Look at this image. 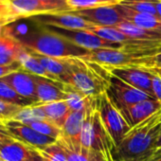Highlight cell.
<instances>
[{"mask_svg":"<svg viewBox=\"0 0 161 161\" xmlns=\"http://www.w3.org/2000/svg\"><path fill=\"white\" fill-rule=\"evenodd\" d=\"M24 48L25 47L11 35L4 33L3 36L0 38V54L12 56L17 61L18 55Z\"/></svg>","mask_w":161,"mask_h":161,"instance_id":"cell-28","label":"cell"},{"mask_svg":"<svg viewBox=\"0 0 161 161\" xmlns=\"http://www.w3.org/2000/svg\"><path fill=\"white\" fill-rule=\"evenodd\" d=\"M97 98L90 97L85 110L80 144L101 153L108 161H113L112 154L116 149V144L103 123L97 108Z\"/></svg>","mask_w":161,"mask_h":161,"instance_id":"cell-4","label":"cell"},{"mask_svg":"<svg viewBox=\"0 0 161 161\" xmlns=\"http://www.w3.org/2000/svg\"><path fill=\"white\" fill-rule=\"evenodd\" d=\"M161 131V109L153 116L131 128L119 146L116 147L113 161H134L153 150Z\"/></svg>","mask_w":161,"mask_h":161,"instance_id":"cell-2","label":"cell"},{"mask_svg":"<svg viewBox=\"0 0 161 161\" xmlns=\"http://www.w3.org/2000/svg\"><path fill=\"white\" fill-rule=\"evenodd\" d=\"M13 16L17 20L38 14L72 12L66 0H9Z\"/></svg>","mask_w":161,"mask_h":161,"instance_id":"cell-7","label":"cell"},{"mask_svg":"<svg viewBox=\"0 0 161 161\" xmlns=\"http://www.w3.org/2000/svg\"><path fill=\"white\" fill-rule=\"evenodd\" d=\"M106 71L115 76L124 83L141 90L150 97L154 98L153 86H152V79L151 74L146 70H143L140 67H132V66H103Z\"/></svg>","mask_w":161,"mask_h":161,"instance_id":"cell-11","label":"cell"},{"mask_svg":"<svg viewBox=\"0 0 161 161\" xmlns=\"http://www.w3.org/2000/svg\"><path fill=\"white\" fill-rule=\"evenodd\" d=\"M84 118L85 111H71L62 128V136L72 142L80 143Z\"/></svg>","mask_w":161,"mask_h":161,"instance_id":"cell-21","label":"cell"},{"mask_svg":"<svg viewBox=\"0 0 161 161\" xmlns=\"http://www.w3.org/2000/svg\"><path fill=\"white\" fill-rule=\"evenodd\" d=\"M161 47L148 51H129L122 49H95L80 59L103 66L153 67Z\"/></svg>","mask_w":161,"mask_h":161,"instance_id":"cell-5","label":"cell"},{"mask_svg":"<svg viewBox=\"0 0 161 161\" xmlns=\"http://www.w3.org/2000/svg\"><path fill=\"white\" fill-rule=\"evenodd\" d=\"M15 120L21 121L23 123H29L36 120H45L47 119L44 110L40 106L31 105L23 108L14 119Z\"/></svg>","mask_w":161,"mask_h":161,"instance_id":"cell-31","label":"cell"},{"mask_svg":"<svg viewBox=\"0 0 161 161\" xmlns=\"http://www.w3.org/2000/svg\"><path fill=\"white\" fill-rule=\"evenodd\" d=\"M17 62H19L21 64L23 70L26 72L31 73V74L36 75V76L47 78V79H50V80H56V82L61 83L55 76L48 73L45 69V67L40 64V62L33 55H31L26 48H24L20 52V54L18 55Z\"/></svg>","mask_w":161,"mask_h":161,"instance_id":"cell-23","label":"cell"},{"mask_svg":"<svg viewBox=\"0 0 161 161\" xmlns=\"http://www.w3.org/2000/svg\"><path fill=\"white\" fill-rule=\"evenodd\" d=\"M134 161H136V160H134Z\"/></svg>","mask_w":161,"mask_h":161,"instance_id":"cell-45","label":"cell"},{"mask_svg":"<svg viewBox=\"0 0 161 161\" xmlns=\"http://www.w3.org/2000/svg\"><path fill=\"white\" fill-rule=\"evenodd\" d=\"M0 80L7 83L20 96L31 101L33 103H38L36 83L33 74L26 72L24 70H19L6 77H3Z\"/></svg>","mask_w":161,"mask_h":161,"instance_id":"cell-15","label":"cell"},{"mask_svg":"<svg viewBox=\"0 0 161 161\" xmlns=\"http://www.w3.org/2000/svg\"><path fill=\"white\" fill-rule=\"evenodd\" d=\"M57 143L64 150L67 161H108L106 157L91 149L84 147L80 143H75L61 136Z\"/></svg>","mask_w":161,"mask_h":161,"instance_id":"cell-18","label":"cell"},{"mask_svg":"<svg viewBox=\"0 0 161 161\" xmlns=\"http://www.w3.org/2000/svg\"><path fill=\"white\" fill-rule=\"evenodd\" d=\"M28 19L40 26L56 27L65 30L90 31L92 28L96 27L92 23L79 16L75 12L38 14L29 17Z\"/></svg>","mask_w":161,"mask_h":161,"instance_id":"cell-10","label":"cell"},{"mask_svg":"<svg viewBox=\"0 0 161 161\" xmlns=\"http://www.w3.org/2000/svg\"><path fill=\"white\" fill-rule=\"evenodd\" d=\"M64 92H65L64 102L68 105L71 111H85L90 97H86L75 90L72 86L68 85H64L63 88Z\"/></svg>","mask_w":161,"mask_h":161,"instance_id":"cell-25","label":"cell"},{"mask_svg":"<svg viewBox=\"0 0 161 161\" xmlns=\"http://www.w3.org/2000/svg\"><path fill=\"white\" fill-rule=\"evenodd\" d=\"M123 0H66L68 7L72 12L94 9L106 6H117Z\"/></svg>","mask_w":161,"mask_h":161,"instance_id":"cell-26","label":"cell"},{"mask_svg":"<svg viewBox=\"0 0 161 161\" xmlns=\"http://www.w3.org/2000/svg\"><path fill=\"white\" fill-rule=\"evenodd\" d=\"M14 62H17L15 58L9 56V55H5V54H0V65L11 64Z\"/></svg>","mask_w":161,"mask_h":161,"instance_id":"cell-37","label":"cell"},{"mask_svg":"<svg viewBox=\"0 0 161 161\" xmlns=\"http://www.w3.org/2000/svg\"><path fill=\"white\" fill-rule=\"evenodd\" d=\"M37 26V29L24 31L6 28L5 34L13 36L30 51L52 58H83L91 51L73 44L40 25Z\"/></svg>","mask_w":161,"mask_h":161,"instance_id":"cell-1","label":"cell"},{"mask_svg":"<svg viewBox=\"0 0 161 161\" xmlns=\"http://www.w3.org/2000/svg\"><path fill=\"white\" fill-rule=\"evenodd\" d=\"M0 157L6 161H45L36 148L15 138L0 144Z\"/></svg>","mask_w":161,"mask_h":161,"instance_id":"cell-13","label":"cell"},{"mask_svg":"<svg viewBox=\"0 0 161 161\" xmlns=\"http://www.w3.org/2000/svg\"><path fill=\"white\" fill-rule=\"evenodd\" d=\"M106 94L118 109L125 108L139 102L153 99L141 90L124 83L120 79L110 75Z\"/></svg>","mask_w":161,"mask_h":161,"instance_id":"cell-9","label":"cell"},{"mask_svg":"<svg viewBox=\"0 0 161 161\" xmlns=\"http://www.w3.org/2000/svg\"><path fill=\"white\" fill-rule=\"evenodd\" d=\"M45 161H67L65 153L57 141L49 146L38 150Z\"/></svg>","mask_w":161,"mask_h":161,"instance_id":"cell-32","label":"cell"},{"mask_svg":"<svg viewBox=\"0 0 161 161\" xmlns=\"http://www.w3.org/2000/svg\"><path fill=\"white\" fill-rule=\"evenodd\" d=\"M0 161H6V160H4V159H3L2 157H0Z\"/></svg>","mask_w":161,"mask_h":161,"instance_id":"cell-44","label":"cell"},{"mask_svg":"<svg viewBox=\"0 0 161 161\" xmlns=\"http://www.w3.org/2000/svg\"><path fill=\"white\" fill-rule=\"evenodd\" d=\"M11 138H14V137L8 131L4 121L0 120V144L3 143L4 141H6L8 139H11Z\"/></svg>","mask_w":161,"mask_h":161,"instance_id":"cell-36","label":"cell"},{"mask_svg":"<svg viewBox=\"0 0 161 161\" xmlns=\"http://www.w3.org/2000/svg\"><path fill=\"white\" fill-rule=\"evenodd\" d=\"M146 161H161V150L154 149Z\"/></svg>","mask_w":161,"mask_h":161,"instance_id":"cell-38","label":"cell"},{"mask_svg":"<svg viewBox=\"0 0 161 161\" xmlns=\"http://www.w3.org/2000/svg\"><path fill=\"white\" fill-rule=\"evenodd\" d=\"M153 149H157V150H161V131L159 133V136L153 145Z\"/></svg>","mask_w":161,"mask_h":161,"instance_id":"cell-41","label":"cell"},{"mask_svg":"<svg viewBox=\"0 0 161 161\" xmlns=\"http://www.w3.org/2000/svg\"><path fill=\"white\" fill-rule=\"evenodd\" d=\"M114 28L134 39L143 41H161V32L141 29L128 21H124Z\"/></svg>","mask_w":161,"mask_h":161,"instance_id":"cell-24","label":"cell"},{"mask_svg":"<svg viewBox=\"0 0 161 161\" xmlns=\"http://www.w3.org/2000/svg\"><path fill=\"white\" fill-rule=\"evenodd\" d=\"M97 108L103 123L114 140L116 147L119 146L131 130V127L106 92H103L97 98Z\"/></svg>","mask_w":161,"mask_h":161,"instance_id":"cell-6","label":"cell"},{"mask_svg":"<svg viewBox=\"0 0 161 161\" xmlns=\"http://www.w3.org/2000/svg\"><path fill=\"white\" fill-rule=\"evenodd\" d=\"M0 100L22 107H28L34 104L31 101L17 94L14 88H12L7 83H5L2 80H0Z\"/></svg>","mask_w":161,"mask_h":161,"instance_id":"cell-27","label":"cell"},{"mask_svg":"<svg viewBox=\"0 0 161 161\" xmlns=\"http://www.w3.org/2000/svg\"><path fill=\"white\" fill-rule=\"evenodd\" d=\"M117 8L126 21L131 22L144 30L161 32V20H159L157 17L151 14L135 12L121 4L117 5Z\"/></svg>","mask_w":161,"mask_h":161,"instance_id":"cell-19","label":"cell"},{"mask_svg":"<svg viewBox=\"0 0 161 161\" xmlns=\"http://www.w3.org/2000/svg\"><path fill=\"white\" fill-rule=\"evenodd\" d=\"M148 72V71H147ZM151 79H152V86H153V91L155 100L160 103L161 105V78L158 77L157 75L151 73Z\"/></svg>","mask_w":161,"mask_h":161,"instance_id":"cell-34","label":"cell"},{"mask_svg":"<svg viewBox=\"0 0 161 161\" xmlns=\"http://www.w3.org/2000/svg\"><path fill=\"white\" fill-rule=\"evenodd\" d=\"M47 31L56 33L68 41L72 42L73 44L84 47L88 50H95V49H123V45L113 43L107 40L101 38L100 36L96 35L95 33L89 31H83V30H65L56 27H49V26H42Z\"/></svg>","mask_w":161,"mask_h":161,"instance_id":"cell-8","label":"cell"},{"mask_svg":"<svg viewBox=\"0 0 161 161\" xmlns=\"http://www.w3.org/2000/svg\"><path fill=\"white\" fill-rule=\"evenodd\" d=\"M155 9L157 13V18L161 20V0H155Z\"/></svg>","mask_w":161,"mask_h":161,"instance_id":"cell-40","label":"cell"},{"mask_svg":"<svg viewBox=\"0 0 161 161\" xmlns=\"http://www.w3.org/2000/svg\"><path fill=\"white\" fill-rule=\"evenodd\" d=\"M10 134L17 140L31 145L37 150H41L47 146L55 143L57 140L55 138L44 136L34 129H32L28 124L15 119H9L4 121Z\"/></svg>","mask_w":161,"mask_h":161,"instance_id":"cell-12","label":"cell"},{"mask_svg":"<svg viewBox=\"0 0 161 161\" xmlns=\"http://www.w3.org/2000/svg\"><path fill=\"white\" fill-rule=\"evenodd\" d=\"M161 109L160 103L155 99L139 102L131 106L119 109L131 128L147 119Z\"/></svg>","mask_w":161,"mask_h":161,"instance_id":"cell-16","label":"cell"},{"mask_svg":"<svg viewBox=\"0 0 161 161\" xmlns=\"http://www.w3.org/2000/svg\"><path fill=\"white\" fill-rule=\"evenodd\" d=\"M28 51L40 62V64L45 67V69L48 73L55 76L61 83L64 84V80L68 74L67 58H52V57H47L35 53L33 51H30V50Z\"/></svg>","mask_w":161,"mask_h":161,"instance_id":"cell-20","label":"cell"},{"mask_svg":"<svg viewBox=\"0 0 161 161\" xmlns=\"http://www.w3.org/2000/svg\"><path fill=\"white\" fill-rule=\"evenodd\" d=\"M79 16L98 27H116L126 21L117 6L99 7L75 12Z\"/></svg>","mask_w":161,"mask_h":161,"instance_id":"cell-14","label":"cell"},{"mask_svg":"<svg viewBox=\"0 0 161 161\" xmlns=\"http://www.w3.org/2000/svg\"><path fill=\"white\" fill-rule=\"evenodd\" d=\"M36 83V92L38 103L35 105L62 102L65 99V92H64L63 83L56 82V80L33 75Z\"/></svg>","mask_w":161,"mask_h":161,"instance_id":"cell-17","label":"cell"},{"mask_svg":"<svg viewBox=\"0 0 161 161\" xmlns=\"http://www.w3.org/2000/svg\"><path fill=\"white\" fill-rule=\"evenodd\" d=\"M7 1H8V0H0V6L6 4V3H7Z\"/></svg>","mask_w":161,"mask_h":161,"instance_id":"cell-43","label":"cell"},{"mask_svg":"<svg viewBox=\"0 0 161 161\" xmlns=\"http://www.w3.org/2000/svg\"><path fill=\"white\" fill-rule=\"evenodd\" d=\"M143 70H146L148 72L153 73L155 75H157L158 77L161 78V66H153V67H140Z\"/></svg>","mask_w":161,"mask_h":161,"instance_id":"cell-39","label":"cell"},{"mask_svg":"<svg viewBox=\"0 0 161 161\" xmlns=\"http://www.w3.org/2000/svg\"><path fill=\"white\" fill-rule=\"evenodd\" d=\"M5 25L3 24V23H1L0 22V38H1L2 36H3V33H2V30H3V27H4Z\"/></svg>","mask_w":161,"mask_h":161,"instance_id":"cell-42","label":"cell"},{"mask_svg":"<svg viewBox=\"0 0 161 161\" xmlns=\"http://www.w3.org/2000/svg\"><path fill=\"white\" fill-rule=\"evenodd\" d=\"M68 74L64 84L86 97L97 98L106 92L110 74L102 65L80 58H67Z\"/></svg>","mask_w":161,"mask_h":161,"instance_id":"cell-3","label":"cell"},{"mask_svg":"<svg viewBox=\"0 0 161 161\" xmlns=\"http://www.w3.org/2000/svg\"><path fill=\"white\" fill-rule=\"evenodd\" d=\"M23 108L25 107L0 100V120L6 121L9 119H14Z\"/></svg>","mask_w":161,"mask_h":161,"instance_id":"cell-33","label":"cell"},{"mask_svg":"<svg viewBox=\"0 0 161 161\" xmlns=\"http://www.w3.org/2000/svg\"><path fill=\"white\" fill-rule=\"evenodd\" d=\"M19 70H23L22 65L19 62H14L7 65H0V79Z\"/></svg>","mask_w":161,"mask_h":161,"instance_id":"cell-35","label":"cell"},{"mask_svg":"<svg viewBox=\"0 0 161 161\" xmlns=\"http://www.w3.org/2000/svg\"><path fill=\"white\" fill-rule=\"evenodd\" d=\"M25 124H28L32 129L37 131L38 133H40L44 136L55 138L56 140L62 136V129H60L58 126H56L54 123H52L48 119L36 120V121L25 123Z\"/></svg>","mask_w":161,"mask_h":161,"instance_id":"cell-30","label":"cell"},{"mask_svg":"<svg viewBox=\"0 0 161 161\" xmlns=\"http://www.w3.org/2000/svg\"><path fill=\"white\" fill-rule=\"evenodd\" d=\"M35 106H40L44 110L47 119L50 120L52 123H54L56 126H58L60 129L63 128L67 117L69 116L71 112L70 108L68 107V105L66 104L64 101L45 103V104H40V105H35Z\"/></svg>","mask_w":161,"mask_h":161,"instance_id":"cell-22","label":"cell"},{"mask_svg":"<svg viewBox=\"0 0 161 161\" xmlns=\"http://www.w3.org/2000/svg\"><path fill=\"white\" fill-rule=\"evenodd\" d=\"M121 5L140 14H147L157 17L155 0H123Z\"/></svg>","mask_w":161,"mask_h":161,"instance_id":"cell-29","label":"cell"}]
</instances>
